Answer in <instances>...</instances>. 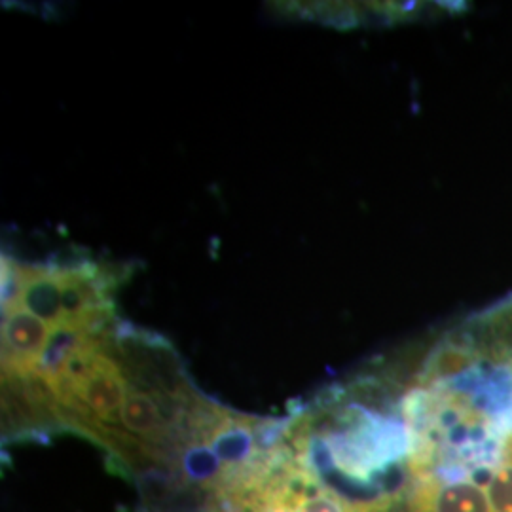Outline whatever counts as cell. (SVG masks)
<instances>
[{
  "label": "cell",
  "instance_id": "obj_2",
  "mask_svg": "<svg viewBox=\"0 0 512 512\" xmlns=\"http://www.w3.org/2000/svg\"><path fill=\"white\" fill-rule=\"evenodd\" d=\"M488 495L495 512H512V431L501 440L499 461L488 480Z\"/></svg>",
  "mask_w": 512,
  "mask_h": 512
},
{
  "label": "cell",
  "instance_id": "obj_1",
  "mask_svg": "<svg viewBox=\"0 0 512 512\" xmlns=\"http://www.w3.org/2000/svg\"><path fill=\"white\" fill-rule=\"evenodd\" d=\"M401 512H495L490 495L473 476L412 478L404 492Z\"/></svg>",
  "mask_w": 512,
  "mask_h": 512
}]
</instances>
